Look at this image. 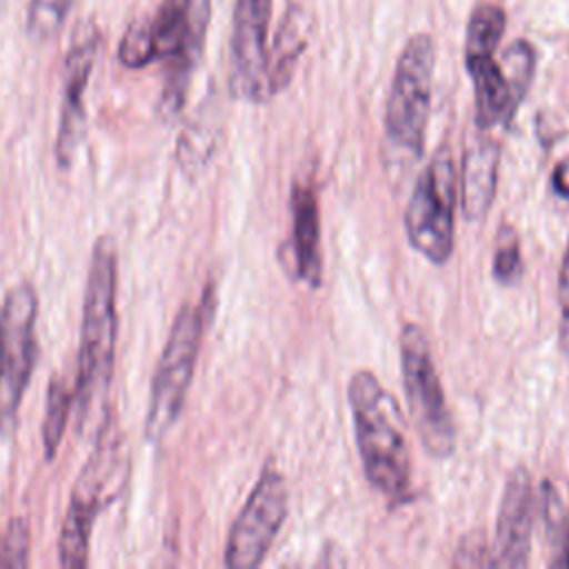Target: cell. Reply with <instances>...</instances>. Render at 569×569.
Listing matches in <instances>:
<instances>
[{"label":"cell","instance_id":"cell-22","mask_svg":"<svg viewBox=\"0 0 569 569\" xmlns=\"http://www.w3.org/2000/svg\"><path fill=\"white\" fill-rule=\"evenodd\" d=\"M27 553H29V529L22 520H16L0 536V567H24Z\"/></svg>","mask_w":569,"mask_h":569},{"label":"cell","instance_id":"cell-26","mask_svg":"<svg viewBox=\"0 0 569 569\" xmlns=\"http://www.w3.org/2000/svg\"><path fill=\"white\" fill-rule=\"evenodd\" d=\"M553 547H556V558L551 560V565L569 569V513L565 518V525H562L558 538L553 540Z\"/></svg>","mask_w":569,"mask_h":569},{"label":"cell","instance_id":"cell-6","mask_svg":"<svg viewBox=\"0 0 569 569\" xmlns=\"http://www.w3.org/2000/svg\"><path fill=\"white\" fill-rule=\"evenodd\" d=\"M398 345L405 398L420 445L431 458L445 460L456 449V429L425 331L407 322L402 325Z\"/></svg>","mask_w":569,"mask_h":569},{"label":"cell","instance_id":"cell-8","mask_svg":"<svg viewBox=\"0 0 569 569\" xmlns=\"http://www.w3.org/2000/svg\"><path fill=\"white\" fill-rule=\"evenodd\" d=\"M38 298L29 284L13 287L0 309V427L16 418L36 360Z\"/></svg>","mask_w":569,"mask_h":569},{"label":"cell","instance_id":"cell-24","mask_svg":"<svg viewBox=\"0 0 569 569\" xmlns=\"http://www.w3.org/2000/svg\"><path fill=\"white\" fill-rule=\"evenodd\" d=\"M456 565H465V567H478V565H491V549L487 547V542L478 536H471L467 540V547H460L458 558L453 560Z\"/></svg>","mask_w":569,"mask_h":569},{"label":"cell","instance_id":"cell-4","mask_svg":"<svg viewBox=\"0 0 569 569\" xmlns=\"http://www.w3.org/2000/svg\"><path fill=\"white\" fill-rule=\"evenodd\" d=\"M433 64L436 47L427 33L411 36L396 62L385 107V133L387 140L409 158H420L425 149L431 113Z\"/></svg>","mask_w":569,"mask_h":569},{"label":"cell","instance_id":"cell-25","mask_svg":"<svg viewBox=\"0 0 569 569\" xmlns=\"http://www.w3.org/2000/svg\"><path fill=\"white\" fill-rule=\"evenodd\" d=\"M551 187L553 191L569 200V153L553 167V173H551Z\"/></svg>","mask_w":569,"mask_h":569},{"label":"cell","instance_id":"cell-11","mask_svg":"<svg viewBox=\"0 0 569 569\" xmlns=\"http://www.w3.org/2000/svg\"><path fill=\"white\" fill-rule=\"evenodd\" d=\"M100 31L96 24H82L67 51L62 76V109L56 138V158L67 167L84 133V91L98 58Z\"/></svg>","mask_w":569,"mask_h":569},{"label":"cell","instance_id":"cell-15","mask_svg":"<svg viewBox=\"0 0 569 569\" xmlns=\"http://www.w3.org/2000/svg\"><path fill=\"white\" fill-rule=\"evenodd\" d=\"M307 40H309L307 13L298 4L289 7L278 27L273 47L269 49V93L271 96L280 93L291 82L293 69L307 47Z\"/></svg>","mask_w":569,"mask_h":569},{"label":"cell","instance_id":"cell-17","mask_svg":"<svg viewBox=\"0 0 569 569\" xmlns=\"http://www.w3.org/2000/svg\"><path fill=\"white\" fill-rule=\"evenodd\" d=\"M76 398V389L64 380L56 378L49 385L47 393V409H44V420H42V445H44V456L51 460L58 451V445L62 440L71 402Z\"/></svg>","mask_w":569,"mask_h":569},{"label":"cell","instance_id":"cell-10","mask_svg":"<svg viewBox=\"0 0 569 569\" xmlns=\"http://www.w3.org/2000/svg\"><path fill=\"white\" fill-rule=\"evenodd\" d=\"M269 20L271 0H236L231 24V73L233 96L262 102L269 93Z\"/></svg>","mask_w":569,"mask_h":569},{"label":"cell","instance_id":"cell-5","mask_svg":"<svg viewBox=\"0 0 569 569\" xmlns=\"http://www.w3.org/2000/svg\"><path fill=\"white\" fill-rule=\"evenodd\" d=\"M211 0H160L149 18L153 60L164 62L162 109L176 113L182 109L191 76L204 49Z\"/></svg>","mask_w":569,"mask_h":569},{"label":"cell","instance_id":"cell-14","mask_svg":"<svg viewBox=\"0 0 569 569\" xmlns=\"http://www.w3.org/2000/svg\"><path fill=\"white\" fill-rule=\"evenodd\" d=\"M500 167V142L478 136L465 149L462 160V211L467 220H482L493 204Z\"/></svg>","mask_w":569,"mask_h":569},{"label":"cell","instance_id":"cell-13","mask_svg":"<svg viewBox=\"0 0 569 569\" xmlns=\"http://www.w3.org/2000/svg\"><path fill=\"white\" fill-rule=\"evenodd\" d=\"M291 267L298 280L311 287L322 278L320 253V211L318 196L311 182H296L291 187Z\"/></svg>","mask_w":569,"mask_h":569},{"label":"cell","instance_id":"cell-7","mask_svg":"<svg viewBox=\"0 0 569 569\" xmlns=\"http://www.w3.org/2000/svg\"><path fill=\"white\" fill-rule=\"evenodd\" d=\"M453 207V153L442 144L418 176L405 211V229L411 247L433 264H445L451 258L456 224Z\"/></svg>","mask_w":569,"mask_h":569},{"label":"cell","instance_id":"cell-19","mask_svg":"<svg viewBox=\"0 0 569 569\" xmlns=\"http://www.w3.org/2000/svg\"><path fill=\"white\" fill-rule=\"evenodd\" d=\"M73 0H31L27 11V33L33 42H44L53 38L71 7Z\"/></svg>","mask_w":569,"mask_h":569},{"label":"cell","instance_id":"cell-21","mask_svg":"<svg viewBox=\"0 0 569 569\" xmlns=\"http://www.w3.org/2000/svg\"><path fill=\"white\" fill-rule=\"evenodd\" d=\"M118 58L129 69H140L153 62V42H151V29L149 18L136 20L122 36L118 44Z\"/></svg>","mask_w":569,"mask_h":569},{"label":"cell","instance_id":"cell-1","mask_svg":"<svg viewBox=\"0 0 569 569\" xmlns=\"http://www.w3.org/2000/svg\"><path fill=\"white\" fill-rule=\"evenodd\" d=\"M347 400L369 485L393 505L409 500L413 493L411 456L396 398L371 371L360 369L349 380Z\"/></svg>","mask_w":569,"mask_h":569},{"label":"cell","instance_id":"cell-20","mask_svg":"<svg viewBox=\"0 0 569 569\" xmlns=\"http://www.w3.org/2000/svg\"><path fill=\"white\" fill-rule=\"evenodd\" d=\"M493 278L500 284H513L522 276V253H520V240L513 227L502 224L498 240H496V251H493V267H491Z\"/></svg>","mask_w":569,"mask_h":569},{"label":"cell","instance_id":"cell-2","mask_svg":"<svg viewBox=\"0 0 569 569\" xmlns=\"http://www.w3.org/2000/svg\"><path fill=\"white\" fill-rule=\"evenodd\" d=\"M116 284V249L109 238H100L93 247L89 262L80 327L78 378L73 387L80 409V422H84L91 416V411L104 402V396L113 378L118 336Z\"/></svg>","mask_w":569,"mask_h":569},{"label":"cell","instance_id":"cell-18","mask_svg":"<svg viewBox=\"0 0 569 569\" xmlns=\"http://www.w3.org/2000/svg\"><path fill=\"white\" fill-rule=\"evenodd\" d=\"M502 78L507 82L509 96L513 107L518 109L520 102L525 100L529 84L533 80V71H536V49L527 42V40H513L505 53L502 60L498 62Z\"/></svg>","mask_w":569,"mask_h":569},{"label":"cell","instance_id":"cell-16","mask_svg":"<svg viewBox=\"0 0 569 569\" xmlns=\"http://www.w3.org/2000/svg\"><path fill=\"white\" fill-rule=\"evenodd\" d=\"M507 24V16L496 4H480L473 9L469 24H467V40H465V60L493 56L498 42L502 40Z\"/></svg>","mask_w":569,"mask_h":569},{"label":"cell","instance_id":"cell-9","mask_svg":"<svg viewBox=\"0 0 569 569\" xmlns=\"http://www.w3.org/2000/svg\"><path fill=\"white\" fill-rule=\"evenodd\" d=\"M287 513V482L276 467H264L229 531L224 565L229 569L258 567L269 553Z\"/></svg>","mask_w":569,"mask_h":569},{"label":"cell","instance_id":"cell-3","mask_svg":"<svg viewBox=\"0 0 569 569\" xmlns=\"http://www.w3.org/2000/svg\"><path fill=\"white\" fill-rule=\"evenodd\" d=\"M211 309V293L207 291L200 302L184 305L169 331L164 342L153 385L149 396V409L144 431L149 440H162L178 420L200 351L204 325Z\"/></svg>","mask_w":569,"mask_h":569},{"label":"cell","instance_id":"cell-12","mask_svg":"<svg viewBox=\"0 0 569 569\" xmlns=\"http://www.w3.org/2000/svg\"><path fill=\"white\" fill-rule=\"evenodd\" d=\"M533 533V489L527 469H516L505 485L496 540L491 547V567H525L529 562Z\"/></svg>","mask_w":569,"mask_h":569},{"label":"cell","instance_id":"cell-23","mask_svg":"<svg viewBox=\"0 0 569 569\" xmlns=\"http://www.w3.org/2000/svg\"><path fill=\"white\" fill-rule=\"evenodd\" d=\"M558 300H560V311H562L560 345H562V351L569 356V242H567L560 273H558Z\"/></svg>","mask_w":569,"mask_h":569}]
</instances>
